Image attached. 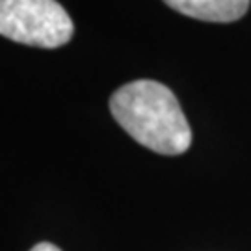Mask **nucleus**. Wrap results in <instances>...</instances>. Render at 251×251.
Instances as JSON below:
<instances>
[{
  "label": "nucleus",
  "mask_w": 251,
  "mask_h": 251,
  "mask_svg": "<svg viewBox=\"0 0 251 251\" xmlns=\"http://www.w3.org/2000/svg\"><path fill=\"white\" fill-rule=\"evenodd\" d=\"M110 112L126 134L158 154H182L192 145L179 100L160 82L134 80L121 86L110 99Z\"/></svg>",
  "instance_id": "nucleus-1"
},
{
  "label": "nucleus",
  "mask_w": 251,
  "mask_h": 251,
  "mask_svg": "<svg viewBox=\"0 0 251 251\" xmlns=\"http://www.w3.org/2000/svg\"><path fill=\"white\" fill-rule=\"evenodd\" d=\"M75 26L56 0H0V36L15 43L56 49L69 43Z\"/></svg>",
  "instance_id": "nucleus-2"
},
{
  "label": "nucleus",
  "mask_w": 251,
  "mask_h": 251,
  "mask_svg": "<svg viewBox=\"0 0 251 251\" xmlns=\"http://www.w3.org/2000/svg\"><path fill=\"white\" fill-rule=\"evenodd\" d=\"M171 9L206 23H233L246 15L251 0H164Z\"/></svg>",
  "instance_id": "nucleus-3"
},
{
  "label": "nucleus",
  "mask_w": 251,
  "mask_h": 251,
  "mask_svg": "<svg viewBox=\"0 0 251 251\" xmlns=\"http://www.w3.org/2000/svg\"><path fill=\"white\" fill-rule=\"evenodd\" d=\"M30 251H62V250L50 242H39V244H36Z\"/></svg>",
  "instance_id": "nucleus-4"
}]
</instances>
